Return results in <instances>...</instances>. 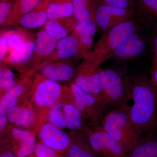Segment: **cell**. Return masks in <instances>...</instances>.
<instances>
[{
    "label": "cell",
    "instance_id": "cell-24",
    "mask_svg": "<svg viewBox=\"0 0 157 157\" xmlns=\"http://www.w3.org/2000/svg\"><path fill=\"white\" fill-rule=\"evenodd\" d=\"M1 33H2L7 39L8 56L26 41L34 39L33 35L28 32L26 29L21 27L17 29L1 31Z\"/></svg>",
    "mask_w": 157,
    "mask_h": 157
},
{
    "label": "cell",
    "instance_id": "cell-3",
    "mask_svg": "<svg viewBox=\"0 0 157 157\" xmlns=\"http://www.w3.org/2000/svg\"><path fill=\"white\" fill-rule=\"evenodd\" d=\"M101 127L128 152L143 139L142 134L131 120L127 104L107 113L101 121Z\"/></svg>",
    "mask_w": 157,
    "mask_h": 157
},
{
    "label": "cell",
    "instance_id": "cell-5",
    "mask_svg": "<svg viewBox=\"0 0 157 157\" xmlns=\"http://www.w3.org/2000/svg\"><path fill=\"white\" fill-rule=\"evenodd\" d=\"M100 73L102 94L106 108L109 107L115 109L126 104L131 78L113 68H101Z\"/></svg>",
    "mask_w": 157,
    "mask_h": 157
},
{
    "label": "cell",
    "instance_id": "cell-34",
    "mask_svg": "<svg viewBox=\"0 0 157 157\" xmlns=\"http://www.w3.org/2000/svg\"><path fill=\"white\" fill-rule=\"evenodd\" d=\"M150 80L157 96V59L155 57L152 59Z\"/></svg>",
    "mask_w": 157,
    "mask_h": 157
},
{
    "label": "cell",
    "instance_id": "cell-37",
    "mask_svg": "<svg viewBox=\"0 0 157 157\" xmlns=\"http://www.w3.org/2000/svg\"><path fill=\"white\" fill-rule=\"evenodd\" d=\"M103 4L118 8L127 9L129 0H102Z\"/></svg>",
    "mask_w": 157,
    "mask_h": 157
},
{
    "label": "cell",
    "instance_id": "cell-29",
    "mask_svg": "<svg viewBox=\"0 0 157 157\" xmlns=\"http://www.w3.org/2000/svg\"><path fill=\"white\" fill-rule=\"evenodd\" d=\"M15 82L14 73L9 67L1 66L0 68V94L1 97L11 89Z\"/></svg>",
    "mask_w": 157,
    "mask_h": 157
},
{
    "label": "cell",
    "instance_id": "cell-13",
    "mask_svg": "<svg viewBox=\"0 0 157 157\" xmlns=\"http://www.w3.org/2000/svg\"><path fill=\"white\" fill-rule=\"evenodd\" d=\"M140 30L129 36L116 49L111 59L125 61L137 58L144 54L147 46L145 39L140 33Z\"/></svg>",
    "mask_w": 157,
    "mask_h": 157
},
{
    "label": "cell",
    "instance_id": "cell-19",
    "mask_svg": "<svg viewBox=\"0 0 157 157\" xmlns=\"http://www.w3.org/2000/svg\"><path fill=\"white\" fill-rule=\"evenodd\" d=\"M63 112L67 128L73 132L85 133L90 128L81 111L73 102L64 103Z\"/></svg>",
    "mask_w": 157,
    "mask_h": 157
},
{
    "label": "cell",
    "instance_id": "cell-9",
    "mask_svg": "<svg viewBox=\"0 0 157 157\" xmlns=\"http://www.w3.org/2000/svg\"><path fill=\"white\" fill-rule=\"evenodd\" d=\"M70 87L73 95V104L81 111L85 118L94 126L102 121L105 106L94 96L86 91L74 82L71 81Z\"/></svg>",
    "mask_w": 157,
    "mask_h": 157
},
{
    "label": "cell",
    "instance_id": "cell-36",
    "mask_svg": "<svg viewBox=\"0 0 157 157\" xmlns=\"http://www.w3.org/2000/svg\"><path fill=\"white\" fill-rule=\"evenodd\" d=\"M152 28L150 42L151 50L153 54V57L157 59V24L153 26Z\"/></svg>",
    "mask_w": 157,
    "mask_h": 157
},
{
    "label": "cell",
    "instance_id": "cell-11",
    "mask_svg": "<svg viewBox=\"0 0 157 157\" xmlns=\"http://www.w3.org/2000/svg\"><path fill=\"white\" fill-rule=\"evenodd\" d=\"M37 134L40 142L63 154H65L70 147L73 137V133L68 135L48 122L40 127Z\"/></svg>",
    "mask_w": 157,
    "mask_h": 157
},
{
    "label": "cell",
    "instance_id": "cell-33",
    "mask_svg": "<svg viewBox=\"0 0 157 157\" xmlns=\"http://www.w3.org/2000/svg\"><path fill=\"white\" fill-rule=\"evenodd\" d=\"M11 3L8 2H1L0 3V24L1 26L6 22L11 11Z\"/></svg>",
    "mask_w": 157,
    "mask_h": 157
},
{
    "label": "cell",
    "instance_id": "cell-2",
    "mask_svg": "<svg viewBox=\"0 0 157 157\" xmlns=\"http://www.w3.org/2000/svg\"><path fill=\"white\" fill-rule=\"evenodd\" d=\"M73 97L70 87L36 73L30 100L36 115L34 132L36 134L40 127L47 122L48 113L56 104L62 101L73 103Z\"/></svg>",
    "mask_w": 157,
    "mask_h": 157
},
{
    "label": "cell",
    "instance_id": "cell-35",
    "mask_svg": "<svg viewBox=\"0 0 157 157\" xmlns=\"http://www.w3.org/2000/svg\"><path fill=\"white\" fill-rule=\"evenodd\" d=\"M8 48L7 39L2 33L0 36V62H2L8 56Z\"/></svg>",
    "mask_w": 157,
    "mask_h": 157
},
{
    "label": "cell",
    "instance_id": "cell-23",
    "mask_svg": "<svg viewBox=\"0 0 157 157\" xmlns=\"http://www.w3.org/2000/svg\"><path fill=\"white\" fill-rule=\"evenodd\" d=\"M74 18L78 22L85 23L90 20L95 21L96 9L91 0H72Z\"/></svg>",
    "mask_w": 157,
    "mask_h": 157
},
{
    "label": "cell",
    "instance_id": "cell-39",
    "mask_svg": "<svg viewBox=\"0 0 157 157\" xmlns=\"http://www.w3.org/2000/svg\"><path fill=\"white\" fill-rule=\"evenodd\" d=\"M25 157H37V156L36 155V154L35 153L29 155Z\"/></svg>",
    "mask_w": 157,
    "mask_h": 157
},
{
    "label": "cell",
    "instance_id": "cell-30",
    "mask_svg": "<svg viewBox=\"0 0 157 157\" xmlns=\"http://www.w3.org/2000/svg\"><path fill=\"white\" fill-rule=\"evenodd\" d=\"M44 30L59 41L69 36V32L60 20H48Z\"/></svg>",
    "mask_w": 157,
    "mask_h": 157
},
{
    "label": "cell",
    "instance_id": "cell-4",
    "mask_svg": "<svg viewBox=\"0 0 157 157\" xmlns=\"http://www.w3.org/2000/svg\"><path fill=\"white\" fill-rule=\"evenodd\" d=\"M82 59V62L76 67L73 81L94 96L106 108L102 94L100 66L109 58L93 51L88 53Z\"/></svg>",
    "mask_w": 157,
    "mask_h": 157
},
{
    "label": "cell",
    "instance_id": "cell-14",
    "mask_svg": "<svg viewBox=\"0 0 157 157\" xmlns=\"http://www.w3.org/2000/svg\"><path fill=\"white\" fill-rule=\"evenodd\" d=\"M33 81L30 77L24 76L15 86L0 98V111H6L11 107L21 105L23 99L31 96Z\"/></svg>",
    "mask_w": 157,
    "mask_h": 157
},
{
    "label": "cell",
    "instance_id": "cell-26",
    "mask_svg": "<svg viewBox=\"0 0 157 157\" xmlns=\"http://www.w3.org/2000/svg\"><path fill=\"white\" fill-rule=\"evenodd\" d=\"M65 102L62 101L56 104L50 109L47 115V122L61 129L67 128L63 112V106Z\"/></svg>",
    "mask_w": 157,
    "mask_h": 157
},
{
    "label": "cell",
    "instance_id": "cell-25",
    "mask_svg": "<svg viewBox=\"0 0 157 157\" xmlns=\"http://www.w3.org/2000/svg\"><path fill=\"white\" fill-rule=\"evenodd\" d=\"M127 157H157V140L142 139L128 153Z\"/></svg>",
    "mask_w": 157,
    "mask_h": 157
},
{
    "label": "cell",
    "instance_id": "cell-12",
    "mask_svg": "<svg viewBox=\"0 0 157 157\" xmlns=\"http://www.w3.org/2000/svg\"><path fill=\"white\" fill-rule=\"evenodd\" d=\"M8 138L17 157H25L34 153L36 148V134L33 132L8 126Z\"/></svg>",
    "mask_w": 157,
    "mask_h": 157
},
{
    "label": "cell",
    "instance_id": "cell-18",
    "mask_svg": "<svg viewBox=\"0 0 157 157\" xmlns=\"http://www.w3.org/2000/svg\"><path fill=\"white\" fill-rule=\"evenodd\" d=\"M36 48V41L30 39L9 54L1 63V66L16 68L25 63L33 55Z\"/></svg>",
    "mask_w": 157,
    "mask_h": 157
},
{
    "label": "cell",
    "instance_id": "cell-31",
    "mask_svg": "<svg viewBox=\"0 0 157 157\" xmlns=\"http://www.w3.org/2000/svg\"><path fill=\"white\" fill-rule=\"evenodd\" d=\"M34 153L37 157H67L65 154L61 153L40 142L36 144Z\"/></svg>",
    "mask_w": 157,
    "mask_h": 157
},
{
    "label": "cell",
    "instance_id": "cell-17",
    "mask_svg": "<svg viewBox=\"0 0 157 157\" xmlns=\"http://www.w3.org/2000/svg\"><path fill=\"white\" fill-rule=\"evenodd\" d=\"M53 0L42 1L34 10L22 16L16 26L25 29H35L45 25L48 19L47 9Z\"/></svg>",
    "mask_w": 157,
    "mask_h": 157
},
{
    "label": "cell",
    "instance_id": "cell-28",
    "mask_svg": "<svg viewBox=\"0 0 157 157\" xmlns=\"http://www.w3.org/2000/svg\"><path fill=\"white\" fill-rule=\"evenodd\" d=\"M72 33L77 36L82 45L88 53L90 52L92 47L94 38L90 34L85 25L83 24L76 21Z\"/></svg>",
    "mask_w": 157,
    "mask_h": 157
},
{
    "label": "cell",
    "instance_id": "cell-8",
    "mask_svg": "<svg viewBox=\"0 0 157 157\" xmlns=\"http://www.w3.org/2000/svg\"><path fill=\"white\" fill-rule=\"evenodd\" d=\"M93 150L101 157H127L128 151L99 125L85 133Z\"/></svg>",
    "mask_w": 157,
    "mask_h": 157
},
{
    "label": "cell",
    "instance_id": "cell-21",
    "mask_svg": "<svg viewBox=\"0 0 157 157\" xmlns=\"http://www.w3.org/2000/svg\"><path fill=\"white\" fill-rule=\"evenodd\" d=\"M42 0H17L2 26H16L22 16L34 10Z\"/></svg>",
    "mask_w": 157,
    "mask_h": 157
},
{
    "label": "cell",
    "instance_id": "cell-20",
    "mask_svg": "<svg viewBox=\"0 0 157 157\" xmlns=\"http://www.w3.org/2000/svg\"><path fill=\"white\" fill-rule=\"evenodd\" d=\"M65 155L67 157H101L93 150L83 132H74L72 144Z\"/></svg>",
    "mask_w": 157,
    "mask_h": 157
},
{
    "label": "cell",
    "instance_id": "cell-27",
    "mask_svg": "<svg viewBox=\"0 0 157 157\" xmlns=\"http://www.w3.org/2000/svg\"><path fill=\"white\" fill-rule=\"evenodd\" d=\"M140 7L145 15V25L157 24V0H140Z\"/></svg>",
    "mask_w": 157,
    "mask_h": 157
},
{
    "label": "cell",
    "instance_id": "cell-22",
    "mask_svg": "<svg viewBox=\"0 0 157 157\" xmlns=\"http://www.w3.org/2000/svg\"><path fill=\"white\" fill-rule=\"evenodd\" d=\"M73 14L72 0H53L47 9L48 20L68 18Z\"/></svg>",
    "mask_w": 157,
    "mask_h": 157
},
{
    "label": "cell",
    "instance_id": "cell-1",
    "mask_svg": "<svg viewBox=\"0 0 157 157\" xmlns=\"http://www.w3.org/2000/svg\"><path fill=\"white\" fill-rule=\"evenodd\" d=\"M128 98L133 102L128 106L131 120L142 134L153 126L156 113L157 96L150 78L144 75L131 78Z\"/></svg>",
    "mask_w": 157,
    "mask_h": 157
},
{
    "label": "cell",
    "instance_id": "cell-6",
    "mask_svg": "<svg viewBox=\"0 0 157 157\" xmlns=\"http://www.w3.org/2000/svg\"><path fill=\"white\" fill-rule=\"evenodd\" d=\"M140 24H141L137 23L132 19L109 29L98 40L94 51L98 54L111 59L116 49L129 36L141 30Z\"/></svg>",
    "mask_w": 157,
    "mask_h": 157
},
{
    "label": "cell",
    "instance_id": "cell-10",
    "mask_svg": "<svg viewBox=\"0 0 157 157\" xmlns=\"http://www.w3.org/2000/svg\"><path fill=\"white\" fill-rule=\"evenodd\" d=\"M132 13L127 9L101 5L96 9L94 20L98 30L105 33L124 21L132 19Z\"/></svg>",
    "mask_w": 157,
    "mask_h": 157
},
{
    "label": "cell",
    "instance_id": "cell-7",
    "mask_svg": "<svg viewBox=\"0 0 157 157\" xmlns=\"http://www.w3.org/2000/svg\"><path fill=\"white\" fill-rule=\"evenodd\" d=\"M58 41L44 30L40 31L36 37V48L33 55L16 69L22 73V76H33L45 59L54 52Z\"/></svg>",
    "mask_w": 157,
    "mask_h": 157
},
{
    "label": "cell",
    "instance_id": "cell-15",
    "mask_svg": "<svg viewBox=\"0 0 157 157\" xmlns=\"http://www.w3.org/2000/svg\"><path fill=\"white\" fill-rule=\"evenodd\" d=\"M76 70V67L67 59L48 63L43 66L39 70L42 76L58 82L74 79Z\"/></svg>",
    "mask_w": 157,
    "mask_h": 157
},
{
    "label": "cell",
    "instance_id": "cell-38",
    "mask_svg": "<svg viewBox=\"0 0 157 157\" xmlns=\"http://www.w3.org/2000/svg\"><path fill=\"white\" fill-rule=\"evenodd\" d=\"M8 118L6 111H0V132L1 134L6 131L8 127Z\"/></svg>",
    "mask_w": 157,
    "mask_h": 157
},
{
    "label": "cell",
    "instance_id": "cell-16",
    "mask_svg": "<svg viewBox=\"0 0 157 157\" xmlns=\"http://www.w3.org/2000/svg\"><path fill=\"white\" fill-rule=\"evenodd\" d=\"M6 113L8 121L11 125L17 128H32L34 132L36 115L30 101L9 108Z\"/></svg>",
    "mask_w": 157,
    "mask_h": 157
},
{
    "label": "cell",
    "instance_id": "cell-32",
    "mask_svg": "<svg viewBox=\"0 0 157 157\" xmlns=\"http://www.w3.org/2000/svg\"><path fill=\"white\" fill-rule=\"evenodd\" d=\"M0 157H17L8 138L1 140Z\"/></svg>",
    "mask_w": 157,
    "mask_h": 157
}]
</instances>
